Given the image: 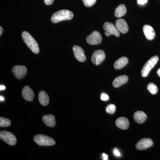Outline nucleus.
I'll return each mask as SVG.
<instances>
[{
    "instance_id": "7",
    "label": "nucleus",
    "mask_w": 160,
    "mask_h": 160,
    "mask_svg": "<svg viewBox=\"0 0 160 160\" xmlns=\"http://www.w3.org/2000/svg\"><path fill=\"white\" fill-rule=\"evenodd\" d=\"M102 35L98 32L95 31L92 32L89 36L86 38V42L90 45H97L102 42Z\"/></svg>"
},
{
    "instance_id": "24",
    "label": "nucleus",
    "mask_w": 160,
    "mask_h": 160,
    "mask_svg": "<svg viewBox=\"0 0 160 160\" xmlns=\"http://www.w3.org/2000/svg\"><path fill=\"white\" fill-rule=\"evenodd\" d=\"M116 109V107L113 104H110L107 106L106 108V111L107 113L109 114H113Z\"/></svg>"
},
{
    "instance_id": "26",
    "label": "nucleus",
    "mask_w": 160,
    "mask_h": 160,
    "mask_svg": "<svg viewBox=\"0 0 160 160\" xmlns=\"http://www.w3.org/2000/svg\"><path fill=\"white\" fill-rule=\"evenodd\" d=\"M101 99L103 101H107L109 99V97L106 93H102L101 95Z\"/></svg>"
},
{
    "instance_id": "28",
    "label": "nucleus",
    "mask_w": 160,
    "mask_h": 160,
    "mask_svg": "<svg viewBox=\"0 0 160 160\" xmlns=\"http://www.w3.org/2000/svg\"><path fill=\"white\" fill-rule=\"evenodd\" d=\"M54 0H44V2L47 5H50L53 3Z\"/></svg>"
},
{
    "instance_id": "20",
    "label": "nucleus",
    "mask_w": 160,
    "mask_h": 160,
    "mask_svg": "<svg viewBox=\"0 0 160 160\" xmlns=\"http://www.w3.org/2000/svg\"><path fill=\"white\" fill-rule=\"evenodd\" d=\"M128 62V59L127 58L122 57L118 59L114 63V67L116 69H122L127 65Z\"/></svg>"
},
{
    "instance_id": "21",
    "label": "nucleus",
    "mask_w": 160,
    "mask_h": 160,
    "mask_svg": "<svg viewBox=\"0 0 160 160\" xmlns=\"http://www.w3.org/2000/svg\"><path fill=\"white\" fill-rule=\"evenodd\" d=\"M126 6L123 4L119 5L115 9V16L117 18H121L124 16L126 14Z\"/></svg>"
},
{
    "instance_id": "13",
    "label": "nucleus",
    "mask_w": 160,
    "mask_h": 160,
    "mask_svg": "<svg viewBox=\"0 0 160 160\" xmlns=\"http://www.w3.org/2000/svg\"><path fill=\"white\" fill-rule=\"evenodd\" d=\"M116 27L121 33H126L128 32L129 28L128 25L125 20L120 19L117 20L115 23Z\"/></svg>"
},
{
    "instance_id": "18",
    "label": "nucleus",
    "mask_w": 160,
    "mask_h": 160,
    "mask_svg": "<svg viewBox=\"0 0 160 160\" xmlns=\"http://www.w3.org/2000/svg\"><path fill=\"white\" fill-rule=\"evenodd\" d=\"M128 80V78L127 76H120L115 79L112 82V85L115 88H118L127 82Z\"/></svg>"
},
{
    "instance_id": "5",
    "label": "nucleus",
    "mask_w": 160,
    "mask_h": 160,
    "mask_svg": "<svg viewBox=\"0 0 160 160\" xmlns=\"http://www.w3.org/2000/svg\"><path fill=\"white\" fill-rule=\"evenodd\" d=\"M0 138L10 146H14L17 143V138L14 134L9 132L2 131L0 132Z\"/></svg>"
},
{
    "instance_id": "30",
    "label": "nucleus",
    "mask_w": 160,
    "mask_h": 160,
    "mask_svg": "<svg viewBox=\"0 0 160 160\" xmlns=\"http://www.w3.org/2000/svg\"><path fill=\"white\" fill-rule=\"evenodd\" d=\"M103 159L104 160H107L108 159V156L107 155L105 154V153H103Z\"/></svg>"
},
{
    "instance_id": "8",
    "label": "nucleus",
    "mask_w": 160,
    "mask_h": 160,
    "mask_svg": "<svg viewBox=\"0 0 160 160\" xmlns=\"http://www.w3.org/2000/svg\"><path fill=\"white\" fill-rule=\"evenodd\" d=\"M105 52L102 50H96L93 52L91 58V61L94 65L98 66L106 59Z\"/></svg>"
},
{
    "instance_id": "12",
    "label": "nucleus",
    "mask_w": 160,
    "mask_h": 160,
    "mask_svg": "<svg viewBox=\"0 0 160 160\" xmlns=\"http://www.w3.org/2000/svg\"><path fill=\"white\" fill-rule=\"evenodd\" d=\"M22 97L26 101L31 102L34 98V93L33 90L29 86L24 87L22 91Z\"/></svg>"
},
{
    "instance_id": "23",
    "label": "nucleus",
    "mask_w": 160,
    "mask_h": 160,
    "mask_svg": "<svg viewBox=\"0 0 160 160\" xmlns=\"http://www.w3.org/2000/svg\"><path fill=\"white\" fill-rule=\"evenodd\" d=\"M11 125V121L6 118H0V126L1 127H8Z\"/></svg>"
},
{
    "instance_id": "17",
    "label": "nucleus",
    "mask_w": 160,
    "mask_h": 160,
    "mask_svg": "<svg viewBox=\"0 0 160 160\" xmlns=\"http://www.w3.org/2000/svg\"><path fill=\"white\" fill-rule=\"evenodd\" d=\"M147 116L145 112L142 111H137L133 115V119L135 122L138 124H142L146 121Z\"/></svg>"
},
{
    "instance_id": "2",
    "label": "nucleus",
    "mask_w": 160,
    "mask_h": 160,
    "mask_svg": "<svg viewBox=\"0 0 160 160\" xmlns=\"http://www.w3.org/2000/svg\"><path fill=\"white\" fill-rule=\"evenodd\" d=\"M73 18V13L69 10L64 9L56 12L51 18L52 22L57 23L62 21L71 20Z\"/></svg>"
},
{
    "instance_id": "31",
    "label": "nucleus",
    "mask_w": 160,
    "mask_h": 160,
    "mask_svg": "<svg viewBox=\"0 0 160 160\" xmlns=\"http://www.w3.org/2000/svg\"><path fill=\"white\" fill-rule=\"evenodd\" d=\"M5 89H6V87H5V86H2V85L0 86V90H1V91H2V90H5Z\"/></svg>"
},
{
    "instance_id": "27",
    "label": "nucleus",
    "mask_w": 160,
    "mask_h": 160,
    "mask_svg": "<svg viewBox=\"0 0 160 160\" xmlns=\"http://www.w3.org/2000/svg\"><path fill=\"white\" fill-rule=\"evenodd\" d=\"M113 153H114L115 155L117 157H120V156H121V153H120L119 152L118 150L116 148H115V149H114V150H113Z\"/></svg>"
},
{
    "instance_id": "11",
    "label": "nucleus",
    "mask_w": 160,
    "mask_h": 160,
    "mask_svg": "<svg viewBox=\"0 0 160 160\" xmlns=\"http://www.w3.org/2000/svg\"><path fill=\"white\" fill-rule=\"evenodd\" d=\"M72 50L75 57L80 62H84L86 61V58L85 55L84 50L81 47L78 46H74L72 47Z\"/></svg>"
},
{
    "instance_id": "33",
    "label": "nucleus",
    "mask_w": 160,
    "mask_h": 160,
    "mask_svg": "<svg viewBox=\"0 0 160 160\" xmlns=\"http://www.w3.org/2000/svg\"><path fill=\"white\" fill-rule=\"evenodd\" d=\"M157 73L158 75L160 78V68L158 69L157 72Z\"/></svg>"
},
{
    "instance_id": "32",
    "label": "nucleus",
    "mask_w": 160,
    "mask_h": 160,
    "mask_svg": "<svg viewBox=\"0 0 160 160\" xmlns=\"http://www.w3.org/2000/svg\"><path fill=\"white\" fill-rule=\"evenodd\" d=\"M0 35H2V34L3 32V28H2V27H0Z\"/></svg>"
},
{
    "instance_id": "25",
    "label": "nucleus",
    "mask_w": 160,
    "mask_h": 160,
    "mask_svg": "<svg viewBox=\"0 0 160 160\" xmlns=\"http://www.w3.org/2000/svg\"><path fill=\"white\" fill-rule=\"evenodd\" d=\"M84 5L87 7H90L94 5L96 0H82Z\"/></svg>"
},
{
    "instance_id": "15",
    "label": "nucleus",
    "mask_w": 160,
    "mask_h": 160,
    "mask_svg": "<svg viewBox=\"0 0 160 160\" xmlns=\"http://www.w3.org/2000/svg\"><path fill=\"white\" fill-rule=\"evenodd\" d=\"M116 125L120 129L126 130L129 128V121L126 118L121 117L117 119L115 122Z\"/></svg>"
},
{
    "instance_id": "22",
    "label": "nucleus",
    "mask_w": 160,
    "mask_h": 160,
    "mask_svg": "<svg viewBox=\"0 0 160 160\" xmlns=\"http://www.w3.org/2000/svg\"><path fill=\"white\" fill-rule=\"evenodd\" d=\"M147 89L152 94H156L158 92L157 86L152 83H150L148 84L147 86Z\"/></svg>"
},
{
    "instance_id": "3",
    "label": "nucleus",
    "mask_w": 160,
    "mask_h": 160,
    "mask_svg": "<svg viewBox=\"0 0 160 160\" xmlns=\"http://www.w3.org/2000/svg\"><path fill=\"white\" fill-rule=\"evenodd\" d=\"M34 142L40 146H53L55 141L52 138L43 134H38L33 138Z\"/></svg>"
},
{
    "instance_id": "34",
    "label": "nucleus",
    "mask_w": 160,
    "mask_h": 160,
    "mask_svg": "<svg viewBox=\"0 0 160 160\" xmlns=\"http://www.w3.org/2000/svg\"><path fill=\"white\" fill-rule=\"evenodd\" d=\"M0 100H1V101H4V98L2 96L0 97Z\"/></svg>"
},
{
    "instance_id": "10",
    "label": "nucleus",
    "mask_w": 160,
    "mask_h": 160,
    "mask_svg": "<svg viewBox=\"0 0 160 160\" xmlns=\"http://www.w3.org/2000/svg\"><path fill=\"white\" fill-rule=\"evenodd\" d=\"M153 145V142L150 138H143L140 140L136 145V148L138 150H145L151 147Z\"/></svg>"
},
{
    "instance_id": "4",
    "label": "nucleus",
    "mask_w": 160,
    "mask_h": 160,
    "mask_svg": "<svg viewBox=\"0 0 160 160\" xmlns=\"http://www.w3.org/2000/svg\"><path fill=\"white\" fill-rule=\"evenodd\" d=\"M158 60V57L157 56H155L152 57L147 61V62L143 66L141 72V73L143 77H146L149 75V72L156 65Z\"/></svg>"
},
{
    "instance_id": "6",
    "label": "nucleus",
    "mask_w": 160,
    "mask_h": 160,
    "mask_svg": "<svg viewBox=\"0 0 160 160\" xmlns=\"http://www.w3.org/2000/svg\"><path fill=\"white\" fill-rule=\"evenodd\" d=\"M103 29L106 31L105 35L107 37L110 36L111 35H114L116 37L120 36L119 31L112 23L106 22L103 25Z\"/></svg>"
},
{
    "instance_id": "29",
    "label": "nucleus",
    "mask_w": 160,
    "mask_h": 160,
    "mask_svg": "<svg viewBox=\"0 0 160 160\" xmlns=\"http://www.w3.org/2000/svg\"><path fill=\"white\" fill-rule=\"evenodd\" d=\"M147 2V0H138V3L139 5H144Z\"/></svg>"
},
{
    "instance_id": "16",
    "label": "nucleus",
    "mask_w": 160,
    "mask_h": 160,
    "mask_svg": "<svg viewBox=\"0 0 160 160\" xmlns=\"http://www.w3.org/2000/svg\"><path fill=\"white\" fill-rule=\"evenodd\" d=\"M42 120L44 124L48 127H54L56 124L55 118L53 115L49 114L44 115L43 117Z\"/></svg>"
},
{
    "instance_id": "1",
    "label": "nucleus",
    "mask_w": 160,
    "mask_h": 160,
    "mask_svg": "<svg viewBox=\"0 0 160 160\" xmlns=\"http://www.w3.org/2000/svg\"><path fill=\"white\" fill-rule=\"evenodd\" d=\"M22 37L26 45L33 53L38 54L39 52L38 44L30 33L26 31L23 32L22 33Z\"/></svg>"
},
{
    "instance_id": "9",
    "label": "nucleus",
    "mask_w": 160,
    "mask_h": 160,
    "mask_svg": "<svg viewBox=\"0 0 160 160\" xmlns=\"http://www.w3.org/2000/svg\"><path fill=\"white\" fill-rule=\"evenodd\" d=\"M12 72L17 78L21 79L26 76L27 74V69L25 66H16L12 68Z\"/></svg>"
},
{
    "instance_id": "14",
    "label": "nucleus",
    "mask_w": 160,
    "mask_h": 160,
    "mask_svg": "<svg viewBox=\"0 0 160 160\" xmlns=\"http://www.w3.org/2000/svg\"><path fill=\"white\" fill-rule=\"evenodd\" d=\"M143 32L147 39L152 40L155 37V32L154 29L149 25H145L143 26Z\"/></svg>"
},
{
    "instance_id": "19",
    "label": "nucleus",
    "mask_w": 160,
    "mask_h": 160,
    "mask_svg": "<svg viewBox=\"0 0 160 160\" xmlns=\"http://www.w3.org/2000/svg\"><path fill=\"white\" fill-rule=\"evenodd\" d=\"M38 99L40 104L43 106H47L49 104V97L45 91L40 92L38 95Z\"/></svg>"
}]
</instances>
